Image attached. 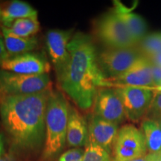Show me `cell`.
Returning <instances> with one entry per match:
<instances>
[{
	"mask_svg": "<svg viewBox=\"0 0 161 161\" xmlns=\"http://www.w3.org/2000/svg\"><path fill=\"white\" fill-rule=\"evenodd\" d=\"M141 131L143 134L148 154L161 152V122L153 119H146L141 124Z\"/></svg>",
	"mask_w": 161,
	"mask_h": 161,
	"instance_id": "ac0fdd59",
	"label": "cell"
},
{
	"mask_svg": "<svg viewBox=\"0 0 161 161\" xmlns=\"http://www.w3.org/2000/svg\"><path fill=\"white\" fill-rule=\"evenodd\" d=\"M108 87L135 86L151 88L154 86L152 63L148 58L141 56L128 71L117 78L107 79Z\"/></svg>",
	"mask_w": 161,
	"mask_h": 161,
	"instance_id": "7c38bea8",
	"label": "cell"
},
{
	"mask_svg": "<svg viewBox=\"0 0 161 161\" xmlns=\"http://www.w3.org/2000/svg\"><path fill=\"white\" fill-rule=\"evenodd\" d=\"M37 11L29 3L14 0L8 5L2 13L1 22L4 27L10 28L16 20L24 18H37Z\"/></svg>",
	"mask_w": 161,
	"mask_h": 161,
	"instance_id": "e0dca14e",
	"label": "cell"
},
{
	"mask_svg": "<svg viewBox=\"0 0 161 161\" xmlns=\"http://www.w3.org/2000/svg\"><path fill=\"white\" fill-rule=\"evenodd\" d=\"M5 154V144L3 134H0V157L3 156Z\"/></svg>",
	"mask_w": 161,
	"mask_h": 161,
	"instance_id": "83f0119b",
	"label": "cell"
},
{
	"mask_svg": "<svg viewBox=\"0 0 161 161\" xmlns=\"http://www.w3.org/2000/svg\"><path fill=\"white\" fill-rule=\"evenodd\" d=\"M138 51L146 58L158 55L161 52V33H153L146 35L138 44Z\"/></svg>",
	"mask_w": 161,
	"mask_h": 161,
	"instance_id": "ffe728a7",
	"label": "cell"
},
{
	"mask_svg": "<svg viewBox=\"0 0 161 161\" xmlns=\"http://www.w3.org/2000/svg\"><path fill=\"white\" fill-rule=\"evenodd\" d=\"M160 154H161V152H160Z\"/></svg>",
	"mask_w": 161,
	"mask_h": 161,
	"instance_id": "d6a6232c",
	"label": "cell"
},
{
	"mask_svg": "<svg viewBox=\"0 0 161 161\" xmlns=\"http://www.w3.org/2000/svg\"><path fill=\"white\" fill-rule=\"evenodd\" d=\"M51 88L37 93L0 98V119L14 144L38 148L46 139V112Z\"/></svg>",
	"mask_w": 161,
	"mask_h": 161,
	"instance_id": "7a4b0ae2",
	"label": "cell"
},
{
	"mask_svg": "<svg viewBox=\"0 0 161 161\" xmlns=\"http://www.w3.org/2000/svg\"><path fill=\"white\" fill-rule=\"evenodd\" d=\"M148 59L149 60L152 64H155V65L159 66L161 67V52L158 54V55H155L152 56V57L148 58Z\"/></svg>",
	"mask_w": 161,
	"mask_h": 161,
	"instance_id": "484cf974",
	"label": "cell"
},
{
	"mask_svg": "<svg viewBox=\"0 0 161 161\" xmlns=\"http://www.w3.org/2000/svg\"><path fill=\"white\" fill-rule=\"evenodd\" d=\"M0 69L22 75H37L49 73L50 64L44 55L30 52L9 57Z\"/></svg>",
	"mask_w": 161,
	"mask_h": 161,
	"instance_id": "8fae6325",
	"label": "cell"
},
{
	"mask_svg": "<svg viewBox=\"0 0 161 161\" xmlns=\"http://www.w3.org/2000/svg\"><path fill=\"white\" fill-rule=\"evenodd\" d=\"M152 72L154 86L160 85L161 84V67L152 63Z\"/></svg>",
	"mask_w": 161,
	"mask_h": 161,
	"instance_id": "cb8c5ba5",
	"label": "cell"
},
{
	"mask_svg": "<svg viewBox=\"0 0 161 161\" xmlns=\"http://www.w3.org/2000/svg\"><path fill=\"white\" fill-rule=\"evenodd\" d=\"M141 56L135 47L126 49L108 48L101 52L97 58L102 73L107 79H111L128 71Z\"/></svg>",
	"mask_w": 161,
	"mask_h": 161,
	"instance_id": "52a82bcc",
	"label": "cell"
},
{
	"mask_svg": "<svg viewBox=\"0 0 161 161\" xmlns=\"http://www.w3.org/2000/svg\"><path fill=\"white\" fill-rule=\"evenodd\" d=\"M84 151L80 148H74L62 154L58 161H83Z\"/></svg>",
	"mask_w": 161,
	"mask_h": 161,
	"instance_id": "603a6c76",
	"label": "cell"
},
{
	"mask_svg": "<svg viewBox=\"0 0 161 161\" xmlns=\"http://www.w3.org/2000/svg\"><path fill=\"white\" fill-rule=\"evenodd\" d=\"M114 160L126 161L148 154L144 136L133 125H125L119 130L114 149Z\"/></svg>",
	"mask_w": 161,
	"mask_h": 161,
	"instance_id": "5b68a950",
	"label": "cell"
},
{
	"mask_svg": "<svg viewBox=\"0 0 161 161\" xmlns=\"http://www.w3.org/2000/svg\"><path fill=\"white\" fill-rule=\"evenodd\" d=\"M148 90H152V91H153L154 92H160L161 93V84H160V85L158 86H153V87L148 88Z\"/></svg>",
	"mask_w": 161,
	"mask_h": 161,
	"instance_id": "f546056e",
	"label": "cell"
},
{
	"mask_svg": "<svg viewBox=\"0 0 161 161\" xmlns=\"http://www.w3.org/2000/svg\"><path fill=\"white\" fill-rule=\"evenodd\" d=\"M70 105L59 91H51L46 112V139L43 158L51 159L61 152L66 142Z\"/></svg>",
	"mask_w": 161,
	"mask_h": 161,
	"instance_id": "3957f363",
	"label": "cell"
},
{
	"mask_svg": "<svg viewBox=\"0 0 161 161\" xmlns=\"http://www.w3.org/2000/svg\"><path fill=\"white\" fill-rule=\"evenodd\" d=\"M12 32L19 37H33L40 30V23L37 18H24L16 20L10 26Z\"/></svg>",
	"mask_w": 161,
	"mask_h": 161,
	"instance_id": "d6986e66",
	"label": "cell"
},
{
	"mask_svg": "<svg viewBox=\"0 0 161 161\" xmlns=\"http://www.w3.org/2000/svg\"><path fill=\"white\" fill-rule=\"evenodd\" d=\"M69 60L58 83L62 90L80 110L93 105L98 90L108 82L98 63L96 48L90 36L78 32L68 45Z\"/></svg>",
	"mask_w": 161,
	"mask_h": 161,
	"instance_id": "6da1fadb",
	"label": "cell"
},
{
	"mask_svg": "<svg viewBox=\"0 0 161 161\" xmlns=\"http://www.w3.org/2000/svg\"><path fill=\"white\" fill-rule=\"evenodd\" d=\"M0 161H15V159L12 154H5L0 157Z\"/></svg>",
	"mask_w": 161,
	"mask_h": 161,
	"instance_id": "f1b7e54d",
	"label": "cell"
},
{
	"mask_svg": "<svg viewBox=\"0 0 161 161\" xmlns=\"http://www.w3.org/2000/svg\"><path fill=\"white\" fill-rule=\"evenodd\" d=\"M148 161H161L160 153H157V154H148Z\"/></svg>",
	"mask_w": 161,
	"mask_h": 161,
	"instance_id": "4316f807",
	"label": "cell"
},
{
	"mask_svg": "<svg viewBox=\"0 0 161 161\" xmlns=\"http://www.w3.org/2000/svg\"><path fill=\"white\" fill-rule=\"evenodd\" d=\"M93 114L118 125L125 119L123 103L115 88L98 90L93 103Z\"/></svg>",
	"mask_w": 161,
	"mask_h": 161,
	"instance_id": "30bf717a",
	"label": "cell"
},
{
	"mask_svg": "<svg viewBox=\"0 0 161 161\" xmlns=\"http://www.w3.org/2000/svg\"><path fill=\"white\" fill-rule=\"evenodd\" d=\"M8 58L9 55L8 54L7 50L5 49L3 37H2V36L0 35V67H1L2 64Z\"/></svg>",
	"mask_w": 161,
	"mask_h": 161,
	"instance_id": "d4e9b609",
	"label": "cell"
},
{
	"mask_svg": "<svg viewBox=\"0 0 161 161\" xmlns=\"http://www.w3.org/2000/svg\"><path fill=\"white\" fill-rule=\"evenodd\" d=\"M96 34L109 49H126L136 46L125 25L114 11L101 18L96 25Z\"/></svg>",
	"mask_w": 161,
	"mask_h": 161,
	"instance_id": "8992f818",
	"label": "cell"
},
{
	"mask_svg": "<svg viewBox=\"0 0 161 161\" xmlns=\"http://www.w3.org/2000/svg\"><path fill=\"white\" fill-rule=\"evenodd\" d=\"M148 154H146V156L142 157V158L133 159V160H126V161H148ZM114 161H115V160H114Z\"/></svg>",
	"mask_w": 161,
	"mask_h": 161,
	"instance_id": "4dcf8cb0",
	"label": "cell"
},
{
	"mask_svg": "<svg viewBox=\"0 0 161 161\" xmlns=\"http://www.w3.org/2000/svg\"><path fill=\"white\" fill-rule=\"evenodd\" d=\"M114 11L125 25L130 37L137 46L146 35L147 25L143 18L127 8L120 2H114Z\"/></svg>",
	"mask_w": 161,
	"mask_h": 161,
	"instance_id": "5bb4252c",
	"label": "cell"
},
{
	"mask_svg": "<svg viewBox=\"0 0 161 161\" xmlns=\"http://www.w3.org/2000/svg\"><path fill=\"white\" fill-rule=\"evenodd\" d=\"M154 98L148 114L152 116L150 119H153L161 122V93L160 92H154Z\"/></svg>",
	"mask_w": 161,
	"mask_h": 161,
	"instance_id": "7402d4cb",
	"label": "cell"
},
{
	"mask_svg": "<svg viewBox=\"0 0 161 161\" xmlns=\"http://www.w3.org/2000/svg\"><path fill=\"white\" fill-rule=\"evenodd\" d=\"M119 130L118 125L104 120L92 114L88 125V138L111 154Z\"/></svg>",
	"mask_w": 161,
	"mask_h": 161,
	"instance_id": "4fadbf2b",
	"label": "cell"
},
{
	"mask_svg": "<svg viewBox=\"0 0 161 161\" xmlns=\"http://www.w3.org/2000/svg\"><path fill=\"white\" fill-rule=\"evenodd\" d=\"M72 30L52 29L47 32L46 44L52 64L55 68L58 81L59 82L69 60L68 45L72 39Z\"/></svg>",
	"mask_w": 161,
	"mask_h": 161,
	"instance_id": "9c48e42d",
	"label": "cell"
},
{
	"mask_svg": "<svg viewBox=\"0 0 161 161\" xmlns=\"http://www.w3.org/2000/svg\"><path fill=\"white\" fill-rule=\"evenodd\" d=\"M83 161H114L110 153L89 138L85 145Z\"/></svg>",
	"mask_w": 161,
	"mask_h": 161,
	"instance_id": "44dd1931",
	"label": "cell"
},
{
	"mask_svg": "<svg viewBox=\"0 0 161 161\" xmlns=\"http://www.w3.org/2000/svg\"><path fill=\"white\" fill-rule=\"evenodd\" d=\"M123 103L126 118L136 122L148 115L154 92L143 87L119 86L115 87Z\"/></svg>",
	"mask_w": 161,
	"mask_h": 161,
	"instance_id": "ba28073f",
	"label": "cell"
},
{
	"mask_svg": "<svg viewBox=\"0 0 161 161\" xmlns=\"http://www.w3.org/2000/svg\"><path fill=\"white\" fill-rule=\"evenodd\" d=\"M3 36L5 49L9 57L30 52L38 46V40L36 37H23L15 35L9 28L3 26Z\"/></svg>",
	"mask_w": 161,
	"mask_h": 161,
	"instance_id": "2e32d148",
	"label": "cell"
},
{
	"mask_svg": "<svg viewBox=\"0 0 161 161\" xmlns=\"http://www.w3.org/2000/svg\"><path fill=\"white\" fill-rule=\"evenodd\" d=\"M2 13H3V11H2L1 8H0V21L2 19Z\"/></svg>",
	"mask_w": 161,
	"mask_h": 161,
	"instance_id": "1f68e13d",
	"label": "cell"
},
{
	"mask_svg": "<svg viewBox=\"0 0 161 161\" xmlns=\"http://www.w3.org/2000/svg\"><path fill=\"white\" fill-rule=\"evenodd\" d=\"M88 135V125L85 118L76 108L70 106L66 133L68 146L74 148L85 146Z\"/></svg>",
	"mask_w": 161,
	"mask_h": 161,
	"instance_id": "9a60e30c",
	"label": "cell"
},
{
	"mask_svg": "<svg viewBox=\"0 0 161 161\" xmlns=\"http://www.w3.org/2000/svg\"><path fill=\"white\" fill-rule=\"evenodd\" d=\"M51 88L48 74L22 75L0 69V98L37 93Z\"/></svg>",
	"mask_w": 161,
	"mask_h": 161,
	"instance_id": "277c9868",
	"label": "cell"
}]
</instances>
